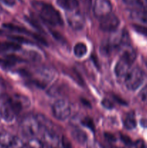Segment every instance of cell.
Instances as JSON below:
<instances>
[{
  "label": "cell",
  "instance_id": "1",
  "mask_svg": "<svg viewBox=\"0 0 147 148\" xmlns=\"http://www.w3.org/2000/svg\"><path fill=\"white\" fill-rule=\"evenodd\" d=\"M33 7L38 12L40 18L48 24L53 26L63 25V20L60 13L51 4L40 1H34Z\"/></svg>",
  "mask_w": 147,
  "mask_h": 148
},
{
  "label": "cell",
  "instance_id": "2",
  "mask_svg": "<svg viewBox=\"0 0 147 148\" xmlns=\"http://www.w3.org/2000/svg\"><path fill=\"white\" fill-rule=\"evenodd\" d=\"M144 80L143 71L138 66L132 68L125 76V85L129 90L134 91L138 89Z\"/></svg>",
  "mask_w": 147,
  "mask_h": 148
},
{
  "label": "cell",
  "instance_id": "3",
  "mask_svg": "<svg viewBox=\"0 0 147 148\" xmlns=\"http://www.w3.org/2000/svg\"><path fill=\"white\" fill-rule=\"evenodd\" d=\"M53 116L60 121H65L71 114V106L66 100L59 99L53 103L52 107Z\"/></svg>",
  "mask_w": 147,
  "mask_h": 148
},
{
  "label": "cell",
  "instance_id": "4",
  "mask_svg": "<svg viewBox=\"0 0 147 148\" xmlns=\"http://www.w3.org/2000/svg\"><path fill=\"white\" fill-rule=\"evenodd\" d=\"M40 124L37 118L33 116H26L21 122V130L24 135L33 137L38 134Z\"/></svg>",
  "mask_w": 147,
  "mask_h": 148
},
{
  "label": "cell",
  "instance_id": "5",
  "mask_svg": "<svg viewBox=\"0 0 147 148\" xmlns=\"http://www.w3.org/2000/svg\"><path fill=\"white\" fill-rule=\"evenodd\" d=\"M66 17L68 24L73 30H81L84 26V17L79 10H76L74 11L66 12Z\"/></svg>",
  "mask_w": 147,
  "mask_h": 148
},
{
  "label": "cell",
  "instance_id": "6",
  "mask_svg": "<svg viewBox=\"0 0 147 148\" xmlns=\"http://www.w3.org/2000/svg\"><path fill=\"white\" fill-rule=\"evenodd\" d=\"M112 4L109 0H95L93 6V12L96 17L101 19L110 14Z\"/></svg>",
  "mask_w": 147,
  "mask_h": 148
},
{
  "label": "cell",
  "instance_id": "7",
  "mask_svg": "<svg viewBox=\"0 0 147 148\" xmlns=\"http://www.w3.org/2000/svg\"><path fill=\"white\" fill-rule=\"evenodd\" d=\"M16 115H17V113L14 110L10 98H6L0 106L1 117L7 122H10L14 120Z\"/></svg>",
  "mask_w": 147,
  "mask_h": 148
},
{
  "label": "cell",
  "instance_id": "8",
  "mask_svg": "<svg viewBox=\"0 0 147 148\" xmlns=\"http://www.w3.org/2000/svg\"><path fill=\"white\" fill-rule=\"evenodd\" d=\"M120 25V20L115 14L110 13L100 19L99 27L104 31L110 32L116 30Z\"/></svg>",
  "mask_w": 147,
  "mask_h": 148
},
{
  "label": "cell",
  "instance_id": "9",
  "mask_svg": "<svg viewBox=\"0 0 147 148\" xmlns=\"http://www.w3.org/2000/svg\"><path fill=\"white\" fill-rule=\"evenodd\" d=\"M131 65L132 64H131L129 62H127L125 59L120 57V60L117 62L116 65L115 66V73L116 76L118 77H125L128 72V71L131 69Z\"/></svg>",
  "mask_w": 147,
  "mask_h": 148
},
{
  "label": "cell",
  "instance_id": "10",
  "mask_svg": "<svg viewBox=\"0 0 147 148\" xmlns=\"http://www.w3.org/2000/svg\"><path fill=\"white\" fill-rule=\"evenodd\" d=\"M58 5L66 12L77 10L79 6L78 0H56Z\"/></svg>",
  "mask_w": 147,
  "mask_h": 148
},
{
  "label": "cell",
  "instance_id": "11",
  "mask_svg": "<svg viewBox=\"0 0 147 148\" xmlns=\"http://www.w3.org/2000/svg\"><path fill=\"white\" fill-rule=\"evenodd\" d=\"M14 137L7 132L0 134V148H10L12 145Z\"/></svg>",
  "mask_w": 147,
  "mask_h": 148
},
{
  "label": "cell",
  "instance_id": "12",
  "mask_svg": "<svg viewBox=\"0 0 147 148\" xmlns=\"http://www.w3.org/2000/svg\"><path fill=\"white\" fill-rule=\"evenodd\" d=\"M131 17L135 21L147 25V10H133L131 12Z\"/></svg>",
  "mask_w": 147,
  "mask_h": 148
},
{
  "label": "cell",
  "instance_id": "13",
  "mask_svg": "<svg viewBox=\"0 0 147 148\" xmlns=\"http://www.w3.org/2000/svg\"><path fill=\"white\" fill-rule=\"evenodd\" d=\"M44 140L47 144L50 146H56L59 143L58 136L53 132V130H46L44 132Z\"/></svg>",
  "mask_w": 147,
  "mask_h": 148
},
{
  "label": "cell",
  "instance_id": "14",
  "mask_svg": "<svg viewBox=\"0 0 147 148\" xmlns=\"http://www.w3.org/2000/svg\"><path fill=\"white\" fill-rule=\"evenodd\" d=\"M71 136L75 141L82 145L84 144L88 138L87 134L85 133V132L82 130H79V129L74 130L71 132Z\"/></svg>",
  "mask_w": 147,
  "mask_h": 148
},
{
  "label": "cell",
  "instance_id": "15",
  "mask_svg": "<svg viewBox=\"0 0 147 148\" xmlns=\"http://www.w3.org/2000/svg\"><path fill=\"white\" fill-rule=\"evenodd\" d=\"M137 123L135 119V114L133 111H131L127 114L125 120H124V127L127 130H133L136 127Z\"/></svg>",
  "mask_w": 147,
  "mask_h": 148
},
{
  "label": "cell",
  "instance_id": "16",
  "mask_svg": "<svg viewBox=\"0 0 147 148\" xmlns=\"http://www.w3.org/2000/svg\"><path fill=\"white\" fill-rule=\"evenodd\" d=\"M21 49L20 45L12 42H0V53L8 51H17Z\"/></svg>",
  "mask_w": 147,
  "mask_h": 148
},
{
  "label": "cell",
  "instance_id": "17",
  "mask_svg": "<svg viewBox=\"0 0 147 148\" xmlns=\"http://www.w3.org/2000/svg\"><path fill=\"white\" fill-rule=\"evenodd\" d=\"M87 52V47L84 43H77L74 47V53L77 58H82Z\"/></svg>",
  "mask_w": 147,
  "mask_h": 148
},
{
  "label": "cell",
  "instance_id": "18",
  "mask_svg": "<svg viewBox=\"0 0 147 148\" xmlns=\"http://www.w3.org/2000/svg\"><path fill=\"white\" fill-rule=\"evenodd\" d=\"M125 4L137 8L147 10V0H122Z\"/></svg>",
  "mask_w": 147,
  "mask_h": 148
},
{
  "label": "cell",
  "instance_id": "19",
  "mask_svg": "<svg viewBox=\"0 0 147 148\" xmlns=\"http://www.w3.org/2000/svg\"><path fill=\"white\" fill-rule=\"evenodd\" d=\"M5 28L9 29V30H12V31L16 32V33H24V34H27V35H30L32 36L33 33L30 32L29 30H26L25 28L22 27H19L17 25H14L13 24H10V23H7V24H4L3 25Z\"/></svg>",
  "mask_w": 147,
  "mask_h": 148
},
{
  "label": "cell",
  "instance_id": "20",
  "mask_svg": "<svg viewBox=\"0 0 147 148\" xmlns=\"http://www.w3.org/2000/svg\"><path fill=\"white\" fill-rule=\"evenodd\" d=\"M26 147L27 148H44V145L40 140L35 138H31L27 142Z\"/></svg>",
  "mask_w": 147,
  "mask_h": 148
},
{
  "label": "cell",
  "instance_id": "21",
  "mask_svg": "<svg viewBox=\"0 0 147 148\" xmlns=\"http://www.w3.org/2000/svg\"><path fill=\"white\" fill-rule=\"evenodd\" d=\"M82 124L84 127H87L90 130H92V131L95 130V124L93 122V120L89 117H86V118L83 119L82 121Z\"/></svg>",
  "mask_w": 147,
  "mask_h": 148
},
{
  "label": "cell",
  "instance_id": "22",
  "mask_svg": "<svg viewBox=\"0 0 147 148\" xmlns=\"http://www.w3.org/2000/svg\"><path fill=\"white\" fill-rule=\"evenodd\" d=\"M133 27L135 31L147 37V26H144L139 24H133Z\"/></svg>",
  "mask_w": 147,
  "mask_h": 148
},
{
  "label": "cell",
  "instance_id": "23",
  "mask_svg": "<svg viewBox=\"0 0 147 148\" xmlns=\"http://www.w3.org/2000/svg\"><path fill=\"white\" fill-rule=\"evenodd\" d=\"M9 38H10V40H14V41L20 42V43H32L30 40H28V39L22 37V36H9Z\"/></svg>",
  "mask_w": 147,
  "mask_h": 148
},
{
  "label": "cell",
  "instance_id": "24",
  "mask_svg": "<svg viewBox=\"0 0 147 148\" xmlns=\"http://www.w3.org/2000/svg\"><path fill=\"white\" fill-rule=\"evenodd\" d=\"M14 64H15L14 62H13L10 59H7V57H6V59H0V66H3V67H11V66H14Z\"/></svg>",
  "mask_w": 147,
  "mask_h": 148
},
{
  "label": "cell",
  "instance_id": "25",
  "mask_svg": "<svg viewBox=\"0 0 147 148\" xmlns=\"http://www.w3.org/2000/svg\"><path fill=\"white\" fill-rule=\"evenodd\" d=\"M24 144L23 143L22 140H20L19 137H14V141H13L11 148H24Z\"/></svg>",
  "mask_w": 147,
  "mask_h": 148
},
{
  "label": "cell",
  "instance_id": "26",
  "mask_svg": "<svg viewBox=\"0 0 147 148\" xmlns=\"http://www.w3.org/2000/svg\"><path fill=\"white\" fill-rule=\"evenodd\" d=\"M32 36H33V38H34L35 40H37V41H38L40 43H41V44L45 45V46H47L48 45V43L46 40V39H45L43 37H42L40 34L33 33V34H32Z\"/></svg>",
  "mask_w": 147,
  "mask_h": 148
},
{
  "label": "cell",
  "instance_id": "27",
  "mask_svg": "<svg viewBox=\"0 0 147 148\" xmlns=\"http://www.w3.org/2000/svg\"><path fill=\"white\" fill-rule=\"evenodd\" d=\"M26 20H27V21L28 22V23H30L32 26H33L35 28H36L37 30H38L39 32H42V33H43V29H42V27H40V25H38V24L37 23V22L35 21L33 19L30 18V17H26Z\"/></svg>",
  "mask_w": 147,
  "mask_h": 148
},
{
  "label": "cell",
  "instance_id": "28",
  "mask_svg": "<svg viewBox=\"0 0 147 148\" xmlns=\"http://www.w3.org/2000/svg\"><path fill=\"white\" fill-rule=\"evenodd\" d=\"M139 98L142 101L147 103V85H146L139 92Z\"/></svg>",
  "mask_w": 147,
  "mask_h": 148
},
{
  "label": "cell",
  "instance_id": "29",
  "mask_svg": "<svg viewBox=\"0 0 147 148\" xmlns=\"http://www.w3.org/2000/svg\"><path fill=\"white\" fill-rule=\"evenodd\" d=\"M101 104H102V106L104 108H107V109H112L114 107L113 103L108 99H106V98L102 100V102H101Z\"/></svg>",
  "mask_w": 147,
  "mask_h": 148
},
{
  "label": "cell",
  "instance_id": "30",
  "mask_svg": "<svg viewBox=\"0 0 147 148\" xmlns=\"http://www.w3.org/2000/svg\"><path fill=\"white\" fill-rule=\"evenodd\" d=\"M61 143L63 148H72L71 143L69 141V139L66 137H65V136H63V137H62Z\"/></svg>",
  "mask_w": 147,
  "mask_h": 148
},
{
  "label": "cell",
  "instance_id": "31",
  "mask_svg": "<svg viewBox=\"0 0 147 148\" xmlns=\"http://www.w3.org/2000/svg\"><path fill=\"white\" fill-rule=\"evenodd\" d=\"M112 97H113V98L115 99V101H116L118 103L120 104V105H123V106L127 105V103L125 102V101H124L122 98H121L120 97L118 96V95H112Z\"/></svg>",
  "mask_w": 147,
  "mask_h": 148
},
{
  "label": "cell",
  "instance_id": "32",
  "mask_svg": "<svg viewBox=\"0 0 147 148\" xmlns=\"http://www.w3.org/2000/svg\"><path fill=\"white\" fill-rule=\"evenodd\" d=\"M121 140H122V141L126 145H131L132 144V141H131V139L125 135L121 134Z\"/></svg>",
  "mask_w": 147,
  "mask_h": 148
},
{
  "label": "cell",
  "instance_id": "33",
  "mask_svg": "<svg viewBox=\"0 0 147 148\" xmlns=\"http://www.w3.org/2000/svg\"><path fill=\"white\" fill-rule=\"evenodd\" d=\"M105 138H106L109 142H115L116 141V138H115V137L113 135V134H111V133H108V132L105 133Z\"/></svg>",
  "mask_w": 147,
  "mask_h": 148
},
{
  "label": "cell",
  "instance_id": "34",
  "mask_svg": "<svg viewBox=\"0 0 147 148\" xmlns=\"http://www.w3.org/2000/svg\"><path fill=\"white\" fill-rule=\"evenodd\" d=\"M135 148H146L145 143L142 140H137L135 143Z\"/></svg>",
  "mask_w": 147,
  "mask_h": 148
},
{
  "label": "cell",
  "instance_id": "35",
  "mask_svg": "<svg viewBox=\"0 0 147 148\" xmlns=\"http://www.w3.org/2000/svg\"><path fill=\"white\" fill-rule=\"evenodd\" d=\"M51 34L53 37L57 40H62L61 39H63V36L60 33H58L57 31H51Z\"/></svg>",
  "mask_w": 147,
  "mask_h": 148
},
{
  "label": "cell",
  "instance_id": "36",
  "mask_svg": "<svg viewBox=\"0 0 147 148\" xmlns=\"http://www.w3.org/2000/svg\"><path fill=\"white\" fill-rule=\"evenodd\" d=\"M1 1L7 6H14L16 3V0H1Z\"/></svg>",
  "mask_w": 147,
  "mask_h": 148
},
{
  "label": "cell",
  "instance_id": "37",
  "mask_svg": "<svg viewBox=\"0 0 147 148\" xmlns=\"http://www.w3.org/2000/svg\"><path fill=\"white\" fill-rule=\"evenodd\" d=\"M4 90H5V86H4V82L1 80H0V98H1V95L4 93Z\"/></svg>",
  "mask_w": 147,
  "mask_h": 148
},
{
  "label": "cell",
  "instance_id": "38",
  "mask_svg": "<svg viewBox=\"0 0 147 148\" xmlns=\"http://www.w3.org/2000/svg\"><path fill=\"white\" fill-rule=\"evenodd\" d=\"M91 59H92V60L93 61V62L95 63V66H97V68H99V62H98V60H97V56H95V55H92V56H91Z\"/></svg>",
  "mask_w": 147,
  "mask_h": 148
},
{
  "label": "cell",
  "instance_id": "39",
  "mask_svg": "<svg viewBox=\"0 0 147 148\" xmlns=\"http://www.w3.org/2000/svg\"><path fill=\"white\" fill-rule=\"evenodd\" d=\"M81 101H82V103H83L84 106H86L89 107V108L92 106H91L90 103H89L88 101H86V99H84V98H82V99H81Z\"/></svg>",
  "mask_w": 147,
  "mask_h": 148
},
{
  "label": "cell",
  "instance_id": "40",
  "mask_svg": "<svg viewBox=\"0 0 147 148\" xmlns=\"http://www.w3.org/2000/svg\"><path fill=\"white\" fill-rule=\"evenodd\" d=\"M0 11H1V7H0Z\"/></svg>",
  "mask_w": 147,
  "mask_h": 148
}]
</instances>
